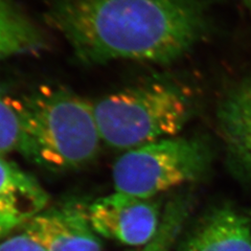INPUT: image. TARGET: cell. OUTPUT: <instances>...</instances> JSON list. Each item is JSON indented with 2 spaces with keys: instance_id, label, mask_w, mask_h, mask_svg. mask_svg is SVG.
I'll return each mask as SVG.
<instances>
[{
  "instance_id": "cell-4",
  "label": "cell",
  "mask_w": 251,
  "mask_h": 251,
  "mask_svg": "<svg viewBox=\"0 0 251 251\" xmlns=\"http://www.w3.org/2000/svg\"><path fill=\"white\" fill-rule=\"evenodd\" d=\"M209 151L202 141L169 137L125 152L113 164L117 193L151 199L158 193L195 181L206 172Z\"/></svg>"
},
{
  "instance_id": "cell-12",
  "label": "cell",
  "mask_w": 251,
  "mask_h": 251,
  "mask_svg": "<svg viewBox=\"0 0 251 251\" xmlns=\"http://www.w3.org/2000/svg\"><path fill=\"white\" fill-rule=\"evenodd\" d=\"M22 122L18 100L0 90V155L21 152Z\"/></svg>"
},
{
  "instance_id": "cell-5",
  "label": "cell",
  "mask_w": 251,
  "mask_h": 251,
  "mask_svg": "<svg viewBox=\"0 0 251 251\" xmlns=\"http://www.w3.org/2000/svg\"><path fill=\"white\" fill-rule=\"evenodd\" d=\"M88 218L98 234L129 246L147 245L161 222L156 202L117 192L90 204Z\"/></svg>"
},
{
  "instance_id": "cell-15",
  "label": "cell",
  "mask_w": 251,
  "mask_h": 251,
  "mask_svg": "<svg viewBox=\"0 0 251 251\" xmlns=\"http://www.w3.org/2000/svg\"><path fill=\"white\" fill-rule=\"evenodd\" d=\"M243 2H244V5L247 9V11L250 15V17H251V0H243Z\"/></svg>"
},
{
  "instance_id": "cell-11",
  "label": "cell",
  "mask_w": 251,
  "mask_h": 251,
  "mask_svg": "<svg viewBox=\"0 0 251 251\" xmlns=\"http://www.w3.org/2000/svg\"><path fill=\"white\" fill-rule=\"evenodd\" d=\"M190 209L191 203L184 197L170 201L161 216L158 230L141 251H170L182 229Z\"/></svg>"
},
{
  "instance_id": "cell-3",
  "label": "cell",
  "mask_w": 251,
  "mask_h": 251,
  "mask_svg": "<svg viewBox=\"0 0 251 251\" xmlns=\"http://www.w3.org/2000/svg\"><path fill=\"white\" fill-rule=\"evenodd\" d=\"M190 92L169 81H152L109 94L93 103L101 141L131 150L175 137L190 120Z\"/></svg>"
},
{
  "instance_id": "cell-8",
  "label": "cell",
  "mask_w": 251,
  "mask_h": 251,
  "mask_svg": "<svg viewBox=\"0 0 251 251\" xmlns=\"http://www.w3.org/2000/svg\"><path fill=\"white\" fill-rule=\"evenodd\" d=\"M179 251H251V221L227 206L211 210L187 233Z\"/></svg>"
},
{
  "instance_id": "cell-2",
  "label": "cell",
  "mask_w": 251,
  "mask_h": 251,
  "mask_svg": "<svg viewBox=\"0 0 251 251\" xmlns=\"http://www.w3.org/2000/svg\"><path fill=\"white\" fill-rule=\"evenodd\" d=\"M22 122L21 153L56 169L84 166L97 157L100 135L93 103L59 87H41L18 100Z\"/></svg>"
},
{
  "instance_id": "cell-6",
  "label": "cell",
  "mask_w": 251,
  "mask_h": 251,
  "mask_svg": "<svg viewBox=\"0 0 251 251\" xmlns=\"http://www.w3.org/2000/svg\"><path fill=\"white\" fill-rule=\"evenodd\" d=\"M25 232L46 251H101L103 246L88 218V206L68 203L41 211L28 220Z\"/></svg>"
},
{
  "instance_id": "cell-14",
  "label": "cell",
  "mask_w": 251,
  "mask_h": 251,
  "mask_svg": "<svg viewBox=\"0 0 251 251\" xmlns=\"http://www.w3.org/2000/svg\"><path fill=\"white\" fill-rule=\"evenodd\" d=\"M18 225H20L18 221L0 214V238L3 237L7 232H10L13 228H15V227Z\"/></svg>"
},
{
  "instance_id": "cell-7",
  "label": "cell",
  "mask_w": 251,
  "mask_h": 251,
  "mask_svg": "<svg viewBox=\"0 0 251 251\" xmlns=\"http://www.w3.org/2000/svg\"><path fill=\"white\" fill-rule=\"evenodd\" d=\"M216 117L231 169L251 183V76L227 89L219 101Z\"/></svg>"
},
{
  "instance_id": "cell-1",
  "label": "cell",
  "mask_w": 251,
  "mask_h": 251,
  "mask_svg": "<svg viewBox=\"0 0 251 251\" xmlns=\"http://www.w3.org/2000/svg\"><path fill=\"white\" fill-rule=\"evenodd\" d=\"M49 25L86 64L169 65L207 38V0H51Z\"/></svg>"
},
{
  "instance_id": "cell-9",
  "label": "cell",
  "mask_w": 251,
  "mask_h": 251,
  "mask_svg": "<svg viewBox=\"0 0 251 251\" xmlns=\"http://www.w3.org/2000/svg\"><path fill=\"white\" fill-rule=\"evenodd\" d=\"M47 202L36 178L0 155V214L22 224L40 214Z\"/></svg>"
},
{
  "instance_id": "cell-13",
  "label": "cell",
  "mask_w": 251,
  "mask_h": 251,
  "mask_svg": "<svg viewBox=\"0 0 251 251\" xmlns=\"http://www.w3.org/2000/svg\"><path fill=\"white\" fill-rule=\"evenodd\" d=\"M0 251H46L42 245L27 233H21L0 244Z\"/></svg>"
},
{
  "instance_id": "cell-10",
  "label": "cell",
  "mask_w": 251,
  "mask_h": 251,
  "mask_svg": "<svg viewBox=\"0 0 251 251\" xmlns=\"http://www.w3.org/2000/svg\"><path fill=\"white\" fill-rule=\"evenodd\" d=\"M41 27L14 0H0V62L35 54L46 46Z\"/></svg>"
}]
</instances>
